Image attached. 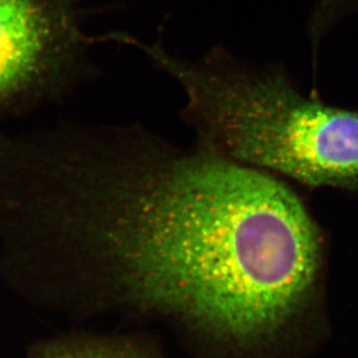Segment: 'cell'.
<instances>
[{"instance_id":"obj_4","label":"cell","mask_w":358,"mask_h":358,"mask_svg":"<svg viewBox=\"0 0 358 358\" xmlns=\"http://www.w3.org/2000/svg\"><path fill=\"white\" fill-rule=\"evenodd\" d=\"M146 335L75 333L36 342L27 358H159Z\"/></svg>"},{"instance_id":"obj_3","label":"cell","mask_w":358,"mask_h":358,"mask_svg":"<svg viewBox=\"0 0 358 358\" xmlns=\"http://www.w3.org/2000/svg\"><path fill=\"white\" fill-rule=\"evenodd\" d=\"M88 0H0V114L56 101L92 78Z\"/></svg>"},{"instance_id":"obj_1","label":"cell","mask_w":358,"mask_h":358,"mask_svg":"<svg viewBox=\"0 0 358 358\" xmlns=\"http://www.w3.org/2000/svg\"><path fill=\"white\" fill-rule=\"evenodd\" d=\"M88 318L165 324L201 358H306L328 334L324 232L287 180L141 125L77 169L59 223Z\"/></svg>"},{"instance_id":"obj_2","label":"cell","mask_w":358,"mask_h":358,"mask_svg":"<svg viewBox=\"0 0 358 358\" xmlns=\"http://www.w3.org/2000/svg\"><path fill=\"white\" fill-rule=\"evenodd\" d=\"M185 93L196 143L289 182L358 194V108L306 94L285 65L243 59L223 44L195 58L124 34Z\"/></svg>"},{"instance_id":"obj_5","label":"cell","mask_w":358,"mask_h":358,"mask_svg":"<svg viewBox=\"0 0 358 358\" xmlns=\"http://www.w3.org/2000/svg\"><path fill=\"white\" fill-rule=\"evenodd\" d=\"M358 14V0H315L306 21L312 61H318L321 47L335 28Z\"/></svg>"}]
</instances>
